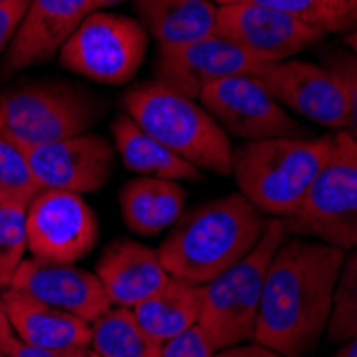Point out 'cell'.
Segmentation results:
<instances>
[{"mask_svg": "<svg viewBox=\"0 0 357 357\" xmlns=\"http://www.w3.org/2000/svg\"><path fill=\"white\" fill-rule=\"evenodd\" d=\"M184 204L186 190L176 180L137 176L120 190L122 220L144 238H154L174 227L184 214Z\"/></svg>", "mask_w": 357, "mask_h": 357, "instance_id": "19", "label": "cell"}, {"mask_svg": "<svg viewBox=\"0 0 357 357\" xmlns=\"http://www.w3.org/2000/svg\"><path fill=\"white\" fill-rule=\"evenodd\" d=\"M28 250L56 264H75L99 240V222L82 195L41 188L26 208Z\"/></svg>", "mask_w": 357, "mask_h": 357, "instance_id": "10", "label": "cell"}, {"mask_svg": "<svg viewBox=\"0 0 357 357\" xmlns=\"http://www.w3.org/2000/svg\"><path fill=\"white\" fill-rule=\"evenodd\" d=\"M255 77L284 109L334 131L347 128L349 109L344 90L321 64L287 58L266 64Z\"/></svg>", "mask_w": 357, "mask_h": 357, "instance_id": "12", "label": "cell"}, {"mask_svg": "<svg viewBox=\"0 0 357 357\" xmlns=\"http://www.w3.org/2000/svg\"><path fill=\"white\" fill-rule=\"evenodd\" d=\"M9 289L22 291L30 298L71 312L88 323L112 308L96 274L79 270L73 264L45 261L39 257L24 259Z\"/></svg>", "mask_w": 357, "mask_h": 357, "instance_id": "16", "label": "cell"}, {"mask_svg": "<svg viewBox=\"0 0 357 357\" xmlns=\"http://www.w3.org/2000/svg\"><path fill=\"white\" fill-rule=\"evenodd\" d=\"M334 135L276 137L234 150L231 176L238 192L270 218L287 220L302 206L332 150Z\"/></svg>", "mask_w": 357, "mask_h": 357, "instance_id": "3", "label": "cell"}, {"mask_svg": "<svg viewBox=\"0 0 357 357\" xmlns=\"http://www.w3.org/2000/svg\"><path fill=\"white\" fill-rule=\"evenodd\" d=\"M347 250L291 238L272 257L252 342L282 357H306L326 334Z\"/></svg>", "mask_w": 357, "mask_h": 357, "instance_id": "1", "label": "cell"}, {"mask_svg": "<svg viewBox=\"0 0 357 357\" xmlns=\"http://www.w3.org/2000/svg\"><path fill=\"white\" fill-rule=\"evenodd\" d=\"M332 357H357V336L347 340V342H342L340 349Z\"/></svg>", "mask_w": 357, "mask_h": 357, "instance_id": "34", "label": "cell"}, {"mask_svg": "<svg viewBox=\"0 0 357 357\" xmlns=\"http://www.w3.org/2000/svg\"><path fill=\"white\" fill-rule=\"evenodd\" d=\"M15 338L30 347L67 349L90 347V323L58 308H52L22 291H0Z\"/></svg>", "mask_w": 357, "mask_h": 357, "instance_id": "18", "label": "cell"}, {"mask_svg": "<svg viewBox=\"0 0 357 357\" xmlns=\"http://www.w3.org/2000/svg\"><path fill=\"white\" fill-rule=\"evenodd\" d=\"M122 3H126V0H90V11H105Z\"/></svg>", "mask_w": 357, "mask_h": 357, "instance_id": "35", "label": "cell"}, {"mask_svg": "<svg viewBox=\"0 0 357 357\" xmlns=\"http://www.w3.org/2000/svg\"><path fill=\"white\" fill-rule=\"evenodd\" d=\"M328 338L336 344H342L357 336V248L344 257L340 268L332 310L328 319Z\"/></svg>", "mask_w": 357, "mask_h": 357, "instance_id": "25", "label": "cell"}, {"mask_svg": "<svg viewBox=\"0 0 357 357\" xmlns=\"http://www.w3.org/2000/svg\"><path fill=\"white\" fill-rule=\"evenodd\" d=\"M112 137L124 167L142 178H163L176 182L202 180V169L186 163L169 148L150 137L126 114H120L112 122Z\"/></svg>", "mask_w": 357, "mask_h": 357, "instance_id": "21", "label": "cell"}, {"mask_svg": "<svg viewBox=\"0 0 357 357\" xmlns=\"http://www.w3.org/2000/svg\"><path fill=\"white\" fill-rule=\"evenodd\" d=\"M90 13V0H30L0 75L13 77L52 60Z\"/></svg>", "mask_w": 357, "mask_h": 357, "instance_id": "15", "label": "cell"}, {"mask_svg": "<svg viewBox=\"0 0 357 357\" xmlns=\"http://www.w3.org/2000/svg\"><path fill=\"white\" fill-rule=\"evenodd\" d=\"M28 163L41 188L75 195L94 192L114 172L116 148L103 135L82 133L60 142L26 148Z\"/></svg>", "mask_w": 357, "mask_h": 357, "instance_id": "14", "label": "cell"}, {"mask_svg": "<svg viewBox=\"0 0 357 357\" xmlns=\"http://www.w3.org/2000/svg\"><path fill=\"white\" fill-rule=\"evenodd\" d=\"M124 114L186 163L216 176H231V139L197 99L156 79L126 92Z\"/></svg>", "mask_w": 357, "mask_h": 357, "instance_id": "4", "label": "cell"}, {"mask_svg": "<svg viewBox=\"0 0 357 357\" xmlns=\"http://www.w3.org/2000/svg\"><path fill=\"white\" fill-rule=\"evenodd\" d=\"M344 45H347V50L357 58V30L349 32V35L344 37Z\"/></svg>", "mask_w": 357, "mask_h": 357, "instance_id": "36", "label": "cell"}, {"mask_svg": "<svg viewBox=\"0 0 357 357\" xmlns=\"http://www.w3.org/2000/svg\"><path fill=\"white\" fill-rule=\"evenodd\" d=\"M3 202H7V197H5V192L0 190V204H3Z\"/></svg>", "mask_w": 357, "mask_h": 357, "instance_id": "38", "label": "cell"}, {"mask_svg": "<svg viewBox=\"0 0 357 357\" xmlns=\"http://www.w3.org/2000/svg\"><path fill=\"white\" fill-rule=\"evenodd\" d=\"M287 234L282 218H270L255 248L236 266L204 284L197 328L214 351L252 342L266 274Z\"/></svg>", "mask_w": 357, "mask_h": 357, "instance_id": "5", "label": "cell"}, {"mask_svg": "<svg viewBox=\"0 0 357 357\" xmlns=\"http://www.w3.org/2000/svg\"><path fill=\"white\" fill-rule=\"evenodd\" d=\"M326 58V67L342 86L344 96H347V109H349V120L344 131L357 142V58L349 50H330L323 54Z\"/></svg>", "mask_w": 357, "mask_h": 357, "instance_id": "28", "label": "cell"}, {"mask_svg": "<svg viewBox=\"0 0 357 357\" xmlns=\"http://www.w3.org/2000/svg\"><path fill=\"white\" fill-rule=\"evenodd\" d=\"M142 26L160 47H178L216 35L212 0H135Z\"/></svg>", "mask_w": 357, "mask_h": 357, "instance_id": "20", "label": "cell"}, {"mask_svg": "<svg viewBox=\"0 0 357 357\" xmlns=\"http://www.w3.org/2000/svg\"><path fill=\"white\" fill-rule=\"evenodd\" d=\"M3 355L5 357H90V351H88V347H67V349L30 347L15 338Z\"/></svg>", "mask_w": 357, "mask_h": 357, "instance_id": "31", "label": "cell"}, {"mask_svg": "<svg viewBox=\"0 0 357 357\" xmlns=\"http://www.w3.org/2000/svg\"><path fill=\"white\" fill-rule=\"evenodd\" d=\"M266 64H270L268 58L236 41L212 35L178 47H160L156 77L188 99H199L206 86L234 75H255Z\"/></svg>", "mask_w": 357, "mask_h": 357, "instance_id": "11", "label": "cell"}, {"mask_svg": "<svg viewBox=\"0 0 357 357\" xmlns=\"http://www.w3.org/2000/svg\"><path fill=\"white\" fill-rule=\"evenodd\" d=\"M103 105L67 82H32L0 94V135L24 148L88 133Z\"/></svg>", "mask_w": 357, "mask_h": 357, "instance_id": "6", "label": "cell"}, {"mask_svg": "<svg viewBox=\"0 0 357 357\" xmlns=\"http://www.w3.org/2000/svg\"><path fill=\"white\" fill-rule=\"evenodd\" d=\"M90 357H99V355H94V353H92V351H90Z\"/></svg>", "mask_w": 357, "mask_h": 357, "instance_id": "39", "label": "cell"}, {"mask_svg": "<svg viewBox=\"0 0 357 357\" xmlns=\"http://www.w3.org/2000/svg\"><path fill=\"white\" fill-rule=\"evenodd\" d=\"M204 304V287L169 276L165 287L133 308L142 328L165 344L199 323Z\"/></svg>", "mask_w": 357, "mask_h": 357, "instance_id": "22", "label": "cell"}, {"mask_svg": "<svg viewBox=\"0 0 357 357\" xmlns=\"http://www.w3.org/2000/svg\"><path fill=\"white\" fill-rule=\"evenodd\" d=\"M214 5H229V3H238V0H212Z\"/></svg>", "mask_w": 357, "mask_h": 357, "instance_id": "37", "label": "cell"}, {"mask_svg": "<svg viewBox=\"0 0 357 357\" xmlns=\"http://www.w3.org/2000/svg\"><path fill=\"white\" fill-rule=\"evenodd\" d=\"M90 347L99 357H160L158 344L137 321L133 308L112 306L90 323Z\"/></svg>", "mask_w": 357, "mask_h": 357, "instance_id": "23", "label": "cell"}, {"mask_svg": "<svg viewBox=\"0 0 357 357\" xmlns=\"http://www.w3.org/2000/svg\"><path fill=\"white\" fill-rule=\"evenodd\" d=\"M28 5L30 0H0V54L11 45Z\"/></svg>", "mask_w": 357, "mask_h": 357, "instance_id": "30", "label": "cell"}, {"mask_svg": "<svg viewBox=\"0 0 357 357\" xmlns=\"http://www.w3.org/2000/svg\"><path fill=\"white\" fill-rule=\"evenodd\" d=\"M94 274L101 280L109 304L122 308H135L169 280L158 250L133 240L112 242Z\"/></svg>", "mask_w": 357, "mask_h": 357, "instance_id": "17", "label": "cell"}, {"mask_svg": "<svg viewBox=\"0 0 357 357\" xmlns=\"http://www.w3.org/2000/svg\"><path fill=\"white\" fill-rule=\"evenodd\" d=\"M268 220L242 192L202 204L174 225L158 248L160 264L169 276L204 287L255 248Z\"/></svg>", "mask_w": 357, "mask_h": 357, "instance_id": "2", "label": "cell"}, {"mask_svg": "<svg viewBox=\"0 0 357 357\" xmlns=\"http://www.w3.org/2000/svg\"><path fill=\"white\" fill-rule=\"evenodd\" d=\"M294 15L323 35L357 30V0H250Z\"/></svg>", "mask_w": 357, "mask_h": 357, "instance_id": "24", "label": "cell"}, {"mask_svg": "<svg viewBox=\"0 0 357 357\" xmlns=\"http://www.w3.org/2000/svg\"><path fill=\"white\" fill-rule=\"evenodd\" d=\"M26 208L28 204L11 199L0 204V291L11 287L17 268L26 259Z\"/></svg>", "mask_w": 357, "mask_h": 357, "instance_id": "26", "label": "cell"}, {"mask_svg": "<svg viewBox=\"0 0 357 357\" xmlns=\"http://www.w3.org/2000/svg\"><path fill=\"white\" fill-rule=\"evenodd\" d=\"M0 357H5V355H3V353H0Z\"/></svg>", "mask_w": 357, "mask_h": 357, "instance_id": "40", "label": "cell"}, {"mask_svg": "<svg viewBox=\"0 0 357 357\" xmlns=\"http://www.w3.org/2000/svg\"><path fill=\"white\" fill-rule=\"evenodd\" d=\"M287 231L342 250L357 248V142L334 133L332 150L298 212L284 220Z\"/></svg>", "mask_w": 357, "mask_h": 357, "instance_id": "7", "label": "cell"}, {"mask_svg": "<svg viewBox=\"0 0 357 357\" xmlns=\"http://www.w3.org/2000/svg\"><path fill=\"white\" fill-rule=\"evenodd\" d=\"M148 50V32L142 22L92 11L60 50L67 71L96 84L120 86L135 77Z\"/></svg>", "mask_w": 357, "mask_h": 357, "instance_id": "8", "label": "cell"}, {"mask_svg": "<svg viewBox=\"0 0 357 357\" xmlns=\"http://www.w3.org/2000/svg\"><path fill=\"white\" fill-rule=\"evenodd\" d=\"M212 357H282L276 351H270L257 342H244V344H236L222 351H214Z\"/></svg>", "mask_w": 357, "mask_h": 357, "instance_id": "32", "label": "cell"}, {"mask_svg": "<svg viewBox=\"0 0 357 357\" xmlns=\"http://www.w3.org/2000/svg\"><path fill=\"white\" fill-rule=\"evenodd\" d=\"M0 190L7 199L20 204H30L41 190L28 163L26 148L5 135H0Z\"/></svg>", "mask_w": 357, "mask_h": 357, "instance_id": "27", "label": "cell"}, {"mask_svg": "<svg viewBox=\"0 0 357 357\" xmlns=\"http://www.w3.org/2000/svg\"><path fill=\"white\" fill-rule=\"evenodd\" d=\"M199 103L227 135L240 139L308 137L306 126L291 116L255 75H234L206 86Z\"/></svg>", "mask_w": 357, "mask_h": 357, "instance_id": "9", "label": "cell"}, {"mask_svg": "<svg viewBox=\"0 0 357 357\" xmlns=\"http://www.w3.org/2000/svg\"><path fill=\"white\" fill-rule=\"evenodd\" d=\"M216 35L240 43L270 62L287 60L326 39L321 30L302 24L294 15L250 0L218 5Z\"/></svg>", "mask_w": 357, "mask_h": 357, "instance_id": "13", "label": "cell"}, {"mask_svg": "<svg viewBox=\"0 0 357 357\" xmlns=\"http://www.w3.org/2000/svg\"><path fill=\"white\" fill-rule=\"evenodd\" d=\"M13 340H15V332H13L11 321H9V317H7L3 298H0V353H5V351L11 347Z\"/></svg>", "mask_w": 357, "mask_h": 357, "instance_id": "33", "label": "cell"}, {"mask_svg": "<svg viewBox=\"0 0 357 357\" xmlns=\"http://www.w3.org/2000/svg\"><path fill=\"white\" fill-rule=\"evenodd\" d=\"M214 349L202 334V330L195 326L184 334L172 338L160 349V357H212Z\"/></svg>", "mask_w": 357, "mask_h": 357, "instance_id": "29", "label": "cell"}]
</instances>
